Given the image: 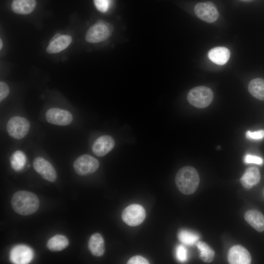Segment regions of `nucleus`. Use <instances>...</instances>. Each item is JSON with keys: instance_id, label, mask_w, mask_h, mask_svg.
<instances>
[{"instance_id": "obj_5", "label": "nucleus", "mask_w": 264, "mask_h": 264, "mask_svg": "<svg viewBox=\"0 0 264 264\" xmlns=\"http://www.w3.org/2000/svg\"><path fill=\"white\" fill-rule=\"evenodd\" d=\"M30 123L27 119L21 116L11 117L7 122L6 130L8 134L12 137L21 139L28 133Z\"/></svg>"}, {"instance_id": "obj_10", "label": "nucleus", "mask_w": 264, "mask_h": 264, "mask_svg": "<svg viewBox=\"0 0 264 264\" xmlns=\"http://www.w3.org/2000/svg\"><path fill=\"white\" fill-rule=\"evenodd\" d=\"M10 261L16 264H26L29 263L33 259L34 252L29 246L19 244L14 246L10 252Z\"/></svg>"}, {"instance_id": "obj_2", "label": "nucleus", "mask_w": 264, "mask_h": 264, "mask_svg": "<svg viewBox=\"0 0 264 264\" xmlns=\"http://www.w3.org/2000/svg\"><path fill=\"white\" fill-rule=\"evenodd\" d=\"M175 182L177 188L182 194H193L196 191L199 185L198 173L193 167H184L177 172Z\"/></svg>"}, {"instance_id": "obj_8", "label": "nucleus", "mask_w": 264, "mask_h": 264, "mask_svg": "<svg viewBox=\"0 0 264 264\" xmlns=\"http://www.w3.org/2000/svg\"><path fill=\"white\" fill-rule=\"evenodd\" d=\"M194 11L198 18L209 23L215 22L219 16L216 6L210 1L197 3L195 5Z\"/></svg>"}, {"instance_id": "obj_26", "label": "nucleus", "mask_w": 264, "mask_h": 264, "mask_svg": "<svg viewBox=\"0 0 264 264\" xmlns=\"http://www.w3.org/2000/svg\"><path fill=\"white\" fill-rule=\"evenodd\" d=\"M176 256L180 262H186L188 258V253L186 248L182 245H178L176 248Z\"/></svg>"}, {"instance_id": "obj_24", "label": "nucleus", "mask_w": 264, "mask_h": 264, "mask_svg": "<svg viewBox=\"0 0 264 264\" xmlns=\"http://www.w3.org/2000/svg\"><path fill=\"white\" fill-rule=\"evenodd\" d=\"M177 237L182 243L188 245L196 244L199 239V236L196 233L185 229L180 230Z\"/></svg>"}, {"instance_id": "obj_4", "label": "nucleus", "mask_w": 264, "mask_h": 264, "mask_svg": "<svg viewBox=\"0 0 264 264\" xmlns=\"http://www.w3.org/2000/svg\"><path fill=\"white\" fill-rule=\"evenodd\" d=\"M214 94L212 90L205 86H198L192 88L188 93L189 103L197 108H204L212 102Z\"/></svg>"}, {"instance_id": "obj_29", "label": "nucleus", "mask_w": 264, "mask_h": 264, "mask_svg": "<svg viewBox=\"0 0 264 264\" xmlns=\"http://www.w3.org/2000/svg\"><path fill=\"white\" fill-rule=\"evenodd\" d=\"M9 88L8 85L4 82H0V101L1 102L9 94Z\"/></svg>"}, {"instance_id": "obj_32", "label": "nucleus", "mask_w": 264, "mask_h": 264, "mask_svg": "<svg viewBox=\"0 0 264 264\" xmlns=\"http://www.w3.org/2000/svg\"><path fill=\"white\" fill-rule=\"evenodd\" d=\"M2 47V42L1 39H0V49H1Z\"/></svg>"}, {"instance_id": "obj_17", "label": "nucleus", "mask_w": 264, "mask_h": 264, "mask_svg": "<svg viewBox=\"0 0 264 264\" xmlns=\"http://www.w3.org/2000/svg\"><path fill=\"white\" fill-rule=\"evenodd\" d=\"M36 6V0H13L11 8L17 14L27 15L31 13Z\"/></svg>"}, {"instance_id": "obj_22", "label": "nucleus", "mask_w": 264, "mask_h": 264, "mask_svg": "<svg viewBox=\"0 0 264 264\" xmlns=\"http://www.w3.org/2000/svg\"><path fill=\"white\" fill-rule=\"evenodd\" d=\"M196 246L199 251V258L205 263L212 262L215 257V252L206 243L198 242Z\"/></svg>"}, {"instance_id": "obj_25", "label": "nucleus", "mask_w": 264, "mask_h": 264, "mask_svg": "<svg viewBox=\"0 0 264 264\" xmlns=\"http://www.w3.org/2000/svg\"><path fill=\"white\" fill-rule=\"evenodd\" d=\"M94 3L98 11L105 13L111 6L112 0H94Z\"/></svg>"}, {"instance_id": "obj_1", "label": "nucleus", "mask_w": 264, "mask_h": 264, "mask_svg": "<svg viewBox=\"0 0 264 264\" xmlns=\"http://www.w3.org/2000/svg\"><path fill=\"white\" fill-rule=\"evenodd\" d=\"M11 203L15 212L21 215L27 216L38 210L40 201L35 194L27 191H19L13 195Z\"/></svg>"}, {"instance_id": "obj_15", "label": "nucleus", "mask_w": 264, "mask_h": 264, "mask_svg": "<svg viewBox=\"0 0 264 264\" xmlns=\"http://www.w3.org/2000/svg\"><path fill=\"white\" fill-rule=\"evenodd\" d=\"M230 56L229 49L225 47L218 46L209 50L208 56L214 63L223 65L226 63Z\"/></svg>"}, {"instance_id": "obj_9", "label": "nucleus", "mask_w": 264, "mask_h": 264, "mask_svg": "<svg viewBox=\"0 0 264 264\" xmlns=\"http://www.w3.org/2000/svg\"><path fill=\"white\" fill-rule=\"evenodd\" d=\"M35 170L44 179L54 182L57 179V173L51 164L40 156L36 157L33 161Z\"/></svg>"}, {"instance_id": "obj_3", "label": "nucleus", "mask_w": 264, "mask_h": 264, "mask_svg": "<svg viewBox=\"0 0 264 264\" xmlns=\"http://www.w3.org/2000/svg\"><path fill=\"white\" fill-rule=\"evenodd\" d=\"M113 25L102 20H98L88 30L86 40L90 43H97L105 41L113 31Z\"/></svg>"}, {"instance_id": "obj_20", "label": "nucleus", "mask_w": 264, "mask_h": 264, "mask_svg": "<svg viewBox=\"0 0 264 264\" xmlns=\"http://www.w3.org/2000/svg\"><path fill=\"white\" fill-rule=\"evenodd\" d=\"M69 245L68 239L64 235L57 234L51 238L47 242V247L52 251H60Z\"/></svg>"}, {"instance_id": "obj_6", "label": "nucleus", "mask_w": 264, "mask_h": 264, "mask_svg": "<svg viewBox=\"0 0 264 264\" xmlns=\"http://www.w3.org/2000/svg\"><path fill=\"white\" fill-rule=\"evenodd\" d=\"M99 167V161L93 156L87 154L80 155L73 163L74 169L80 176L91 174L96 171Z\"/></svg>"}, {"instance_id": "obj_31", "label": "nucleus", "mask_w": 264, "mask_h": 264, "mask_svg": "<svg viewBox=\"0 0 264 264\" xmlns=\"http://www.w3.org/2000/svg\"><path fill=\"white\" fill-rule=\"evenodd\" d=\"M62 35L60 33H57L55 34L50 40L49 43L51 44L53 43V42L55 41L57 39H58L60 37H61Z\"/></svg>"}, {"instance_id": "obj_11", "label": "nucleus", "mask_w": 264, "mask_h": 264, "mask_svg": "<svg viewBox=\"0 0 264 264\" xmlns=\"http://www.w3.org/2000/svg\"><path fill=\"white\" fill-rule=\"evenodd\" d=\"M45 118L50 124L66 126L69 124L73 120L71 113L65 110L59 108H51L45 113Z\"/></svg>"}, {"instance_id": "obj_27", "label": "nucleus", "mask_w": 264, "mask_h": 264, "mask_svg": "<svg viewBox=\"0 0 264 264\" xmlns=\"http://www.w3.org/2000/svg\"><path fill=\"white\" fill-rule=\"evenodd\" d=\"M244 162L247 164L253 163L258 165H262L264 163V160L260 156L247 154L244 157Z\"/></svg>"}, {"instance_id": "obj_12", "label": "nucleus", "mask_w": 264, "mask_h": 264, "mask_svg": "<svg viewBox=\"0 0 264 264\" xmlns=\"http://www.w3.org/2000/svg\"><path fill=\"white\" fill-rule=\"evenodd\" d=\"M228 261L231 264H249L251 262L250 254L242 246L232 247L228 252Z\"/></svg>"}, {"instance_id": "obj_23", "label": "nucleus", "mask_w": 264, "mask_h": 264, "mask_svg": "<svg viewBox=\"0 0 264 264\" xmlns=\"http://www.w3.org/2000/svg\"><path fill=\"white\" fill-rule=\"evenodd\" d=\"M10 162L12 168L15 171H20L24 167L26 157L24 153L21 151H16L11 155Z\"/></svg>"}, {"instance_id": "obj_13", "label": "nucleus", "mask_w": 264, "mask_h": 264, "mask_svg": "<svg viewBox=\"0 0 264 264\" xmlns=\"http://www.w3.org/2000/svg\"><path fill=\"white\" fill-rule=\"evenodd\" d=\"M115 145L113 138L110 135H102L93 142V153L98 156H103L111 151Z\"/></svg>"}, {"instance_id": "obj_7", "label": "nucleus", "mask_w": 264, "mask_h": 264, "mask_svg": "<svg viewBox=\"0 0 264 264\" xmlns=\"http://www.w3.org/2000/svg\"><path fill=\"white\" fill-rule=\"evenodd\" d=\"M146 217L144 208L140 205L132 204L127 206L122 212L123 220L128 225L136 226L140 224Z\"/></svg>"}, {"instance_id": "obj_21", "label": "nucleus", "mask_w": 264, "mask_h": 264, "mask_svg": "<svg viewBox=\"0 0 264 264\" xmlns=\"http://www.w3.org/2000/svg\"><path fill=\"white\" fill-rule=\"evenodd\" d=\"M250 93L258 100H264V79L257 78L252 80L248 85Z\"/></svg>"}, {"instance_id": "obj_28", "label": "nucleus", "mask_w": 264, "mask_h": 264, "mask_svg": "<svg viewBox=\"0 0 264 264\" xmlns=\"http://www.w3.org/2000/svg\"><path fill=\"white\" fill-rule=\"evenodd\" d=\"M246 136L248 139L253 140H261L264 138V130H261L255 132L248 131L246 132Z\"/></svg>"}, {"instance_id": "obj_18", "label": "nucleus", "mask_w": 264, "mask_h": 264, "mask_svg": "<svg viewBox=\"0 0 264 264\" xmlns=\"http://www.w3.org/2000/svg\"><path fill=\"white\" fill-rule=\"evenodd\" d=\"M88 248L92 255L97 257L103 255L105 252L104 240L99 233L91 236L88 242Z\"/></svg>"}, {"instance_id": "obj_30", "label": "nucleus", "mask_w": 264, "mask_h": 264, "mask_svg": "<svg viewBox=\"0 0 264 264\" xmlns=\"http://www.w3.org/2000/svg\"><path fill=\"white\" fill-rule=\"evenodd\" d=\"M128 264H148L149 261L141 256H134L128 261Z\"/></svg>"}, {"instance_id": "obj_14", "label": "nucleus", "mask_w": 264, "mask_h": 264, "mask_svg": "<svg viewBox=\"0 0 264 264\" xmlns=\"http://www.w3.org/2000/svg\"><path fill=\"white\" fill-rule=\"evenodd\" d=\"M261 179L259 169L255 167L248 168L240 179V181L244 187L250 189L257 184Z\"/></svg>"}, {"instance_id": "obj_19", "label": "nucleus", "mask_w": 264, "mask_h": 264, "mask_svg": "<svg viewBox=\"0 0 264 264\" xmlns=\"http://www.w3.org/2000/svg\"><path fill=\"white\" fill-rule=\"evenodd\" d=\"M72 41V38L67 35H62L58 39L49 45L46 49L49 54L57 53L66 49Z\"/></svg>"}, {"instance_id": "obj_16", "label": "nucleus", "mask_w": 264, "mask_h": 264, "mask_svg": "<svg viewBox=\"0 0 264 264\" xmlns=\"http://www.w3.org/2000/svg\"><path fill=\"white\" fill-rule=\"evenodd\" d=\"M245 220L259 232L264 231V216L259 211L251 210L244 215Z\"/></svg>"}]
</instances>
